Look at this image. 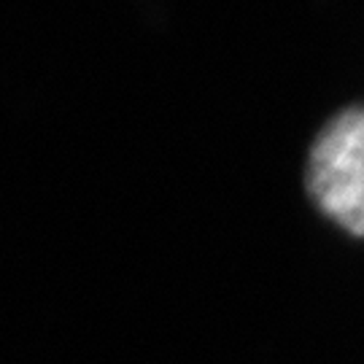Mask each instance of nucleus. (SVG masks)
<instances>
[{
	"label": "nucleus",
	"instance_id": "nucleus-1",
	"mask_svg": "<svg viewBox=\"0 0 364 364\" xmlns=\"http://www.w3.org/2000/svg\"><path fill=\"white\" fill-rule=\"evenodd\" d=\"M305 189L326 219L364 237V105L343 108L318 130L308 151Z\"/></svg>",
	"mask_w": 364,
	"mask_h": 364
}]
</instances>
